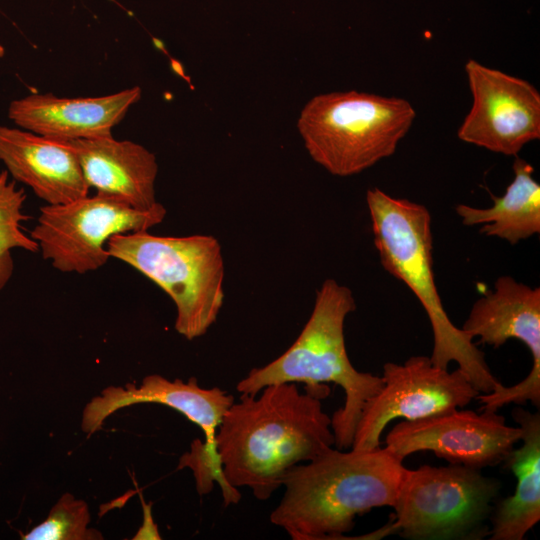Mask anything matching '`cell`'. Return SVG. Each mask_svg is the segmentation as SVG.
<instances>
[{
  "label": "cell",
  "instance_id": "cell-1",
  "mask_svg": "<svg viewBox=\"0 0 540 540\" xmlns=\"http://www.w3.org/2000/svg\"><path fill=\"white\" fill-rule=\"evenodd\" d=\"M328 391L284 382L242 394L224 414L216 448L227 483L267 500L288 471L334 446L331 417L323 410Z\"/></svg>",
  "mask_w": 540,
  "mask_h": 540
},
{
  "label": "cell",
  "instance_id": "cell-2",
  "mask_svg": "<svg viewBox=\"0 0 540 540\" xmlns=\"http://www.w3.org/2000/svg\"><path fill=\"white\" fill-rule=\"evenodd\" d=\"M406 467L385 446L349 451L332 447L295 465L270 522L294 540L345 539L356 516L391 507Z\"/></svg>",
  "mask_w": 540,
  "mask_h": 540
},
{
  "label": "cell",
  "instance_id": "cell-3",
  "mask_svg": "<svg viewBox=\"0 0 540 540\" xmlns=\"http://www.w3.org/2000/svg\"><path fill=\"white\" fill-rule=\"evenodd\" d=\"M355 309L351 289L333 278L326 279L297 339L273 361L251 369L237 383V391L240 395L256 394L265 386L284 382L302 383L316 391H330L328 383L339 385L345 399L331 416L334 446L350 449L365 403L383 385L381 376L358 371L348 357L344 324Z\"/></svg>",
  "mask_w": 540,
  "mask_h": 540
},
{
  "label": "cell",
  "instance_id": "cell-4",
  "mask_svg": "<svg viewBox=\"0 0 540 540\" xmlns=\"http://www.w3.org/2000/svg\"><path fill=\"white\" fill-rule=\"evenodd\" d=\"M373 240L382 267L402 281L419 300L431 324V361L448 369L456 362L479 393L502 384L491 372L484 353L448 317L433 271L431 215L419 203L395 198L375 187L367 190Z\"/></svg>",
  "mask_w": 540,
  "mask_h": 540
},
{
  "label": "cell",
  "instance_id": "cell-5",
  "mask_svg": "<svg viewBox=\"0 0 540 540\" xmlns=\"http://www.w3.org/2000/svg\"><path fill=\"white\" fill-rule=\"evenodd\" d=\"M416 112L403 98L355 90L323 93L302 108L297 129L310 157L347 177L393 155Z\"/></svg>",
  "mask_w": 540,
  "mask_h": 540
},
{
  "label": "cell",
  "instance_id": "cell-6",
  "mask_svg": "<svg viewBox=\"0 0 540 540\" xmlns=\"http://www.w3.org/2000/svg\"><path fill=\"white\" fill-rule=\"evenodd\" d=\"M107 250L171 298L176 307L175 330L187 340L205 335L216 322L225 297V265L216 237L140 231L112 236Z\"/></svg>",
  "mask_w": 540,
  "mask_h": 540
},
{
  "label": "cell",
  "instance_id": "cell-7",
  "mask_svg": "<svg viewBox=\"0 0 540 540\" xmlns=\"http://www.w3.org/2000/svg\"><path fill=\"white\" fill-rule=\"evenodd\" d=\"M500 482L481 469L460 464L421 465L405 470L393 522L410 540H480L489 536L487 520Z\"/></svg>",
  "mask_w": 540,
  "mask_h": 540
},
{
  "label": "cell",
  "instance_id": "cell-8",
  "mask_svg": "<svg viewBox=\"0 0 540 540\" xmlns=\"http://www.w3.org/2000/svg\"><path fill=\"white\" fill-rule=\"evenodd\" d=\"M166 214L159 202L149 210H139L96 193L42 206L30 237L37 242L42 258L55 269L85 274L111 258L107 242L112 236L148 231L162 223Z\"/></svg>",
  "mask_w": 540,
  "mask_h": 540
},
{
  "label": "cell",
  "instance_id": "cell-9",
  "mask_svg": "<svg viewBox=\"0 0 540 540\" xmlns=\"http://www.w3.org/2000/svg\"><path fill=\"white\" fill-rule=\"evenodd\" d=\"M381 377V389L363 407L352 449L380 447L382 432L396 418L412 421L464 408L480 394L460 368L450 372L428 356L387 362Z\"/></svg>",
  "mask_w": 540,
  "mask_h": 540
},
{
  "label": "cell",
  "instance_id": "cell-10",
  "mask_svg": "<svg viewBox=\"0 0 540 540\" xmlns=\"http://www.w3.org/2000/svg\"><path fill=\"white\" fill-rule=\"evenodd\" d=\"M522 431L497 411L456 408L417 420H403L385 437V447L397 458L431 451L449 464L483 469L505 461L521 440Z\"/></svg>",
  "mask_w": 540,
  "mask_h": 540
},
{
  "label": "cell",
  "instance_id": "cell-11",
  "mask_svg": "<svg viewBox=\"0 0 540 540\" xmlns=\"http://www.w3.org/2000/svg\"><path fill=\"white\" fill-rule=\"evenodd\" d=\"M472 339L498 348L509 339L523 342L532 355L527 377L512 386L500 384L489 393H480L481 409L498 411L514 403L528 401L540 406V288L530 287L510 276H500L494 289L477 299L460 327Z\"/></svg>",
  "mask_w": 540,
  "mask_h": 540
},
{
  "label": "cell",
  "instance_id": "cell-12",
  "mask_svg": "<svg viewBox=\"0 0 540 540\" xmlns=\"http://www.w3.org/2000/svg\"><path fill=\"white\" fill-rule=\"evenodd\" d=\"M465 72L473 102L458 129L460 140L516 157L540 138V93L531 83L473 59Z\"/></svg>",
  "mask_w": 540,
  "mask_h": 540
},
{
  "label": "cell",
  "instance_id": "cell-13",
  "mask_svg": "<svg viewBox=\"0 0 540 540\" xmlns=\"http://www.w3.org/2000/svg\"><path fill=\"white\" fill-rule=\"evenodd\" d=\"M234 401L233 395L218 387H201L195 377L184 382L152 374L144 377L140 385L127 383L103 389L84 406L81 429L89 437L102 428L108 417L122 408L143 403L162 404L180 412L199 426L205 437L204 442L200 441L202 452L208 458L220 462L216 432Z\"/></svg>",
  "mask_w": 540,
  "mask_h": 540
},
{
  "label": "cell",
  "instance_id": "cell-14",
  "mask_svg": "<svg viewBox=\"0 0 540 540\" xmlns=\"http://www.w3.org/2000/svg\"><path fill=\"white\" fill-rule=\"evenodd\" d=\"M138 86L97 97L65 98L35 93L13 100L8 116L21 129L58 140L111 136L141 98Z\"/></svg>",
  "mask_w": 540,
  "mask_h": 540
},
{
  "label": "cell",
  "instance_id": "cell-15",
  "mask_svg": "<svg viewBox=\"0 0 540 540\" xmlns=\"http://www.w3.org/2000/svg\"><path fill=\"white\" fill-rule=\"evenodd\" d=\"M0 161L14 180L46 204L67 203L89 193L76 155L62 140L0 125Z\"/></svg>",
  "mask_w": 540,
  "mask_h": 540
},
{
  "label": "cell",
  "instance_id": "cell-16",
  "mask_svg": "<svg viewBox=\"0 0 540 540\" xmlns=\"http://www.w3.org/2000/svg\"><path fill=\"white\" fill-rule=\"evenodd\" d=\"M76 155L83 176L96 193L149 210L156 200V156L144 146L111 136L62 140Z\"/></svg>",
  "mask_w": 540,
  "mask_h": 540
},
{
  "label": "cell",
  "instance_id": "cell-17",
  "mask_svg": "<svg viewBox=\"0 0 540 540\" xmlns=\"http://www.w3.org/2000/svg\"><path fill=\"white\" fill-rule=\"evenodd\" d=\"M511 415L521 428L522 444L503 463L517 484L513 495L494 504L490 540H523L540 520V414L515 407Z\"/></svg>",
  "mask_w": 540,
  "mask_h": 540
},
{
  "label": "cell",
  "instance_id": "cell-18",
  "mask_svg": "<svg viewBox=\"0 0 540 540\" xmlns=\"http://www.w3.org/2000/svg\"><path fill=\"white\" fill-rule=\"evenodd\" d=\"M514 179L493 205L477 208L459 204L455 211L466 226L482 225L480 232L515 245L540 232V185L533 178V167L516 156Z\"/></svg>",
  "mask_w": 540,
  "mask_h": 540
},
{
  "label": "cell",
  "instance_id": "cell-19",
  "mask_svg": "<svg viewBox=\"0 0 540 540\" xmlns=\"http://www.w3.org/2000/svg\"><path fill=\"white\" fill-rule=\"evenodd\" d=\"M91 521L86 501L64 493L47 517L21 535L23 540H102L101 532L89 528Z\"/></svg>",
  "mask_w": 540,
  "mask_h": 540
},
{
  "label": "cell",
  "instance_id": "cell-20",
  "mask_svg": "<svg viewBox=\"0 0 540 540\" xmlns=\"http://www.w3.org/2000/svg\"><path fill=\"white\" fill-rule=\"evenodd\" d=\"M26 195L18 189L14 181H8V172L0 176V255L13 249L29 252L39 251L36 241L26 235L22 222L30 217L24 214L23 205Z\"/></svg>",
  "mask_w": 540,
  "mask_h": 540
},
{
  "label": "cell",
  "instance_id": "cell-21",
  "mask_svg": "<svg viewBox=\"0 0 540 540\" xmlns=\"http://www.w3.org/2000/svg\"><path fill=\"white\" fill-rule=\"evenodd\" d=\"M144 522L133 539H161L151 515V505L143 501Z\"/></svg>",
  "mask_w": 540,
  "mask_h": 540
},
{
  "label": "cell",
  "instance_id": "cell-22",
  "mask_svg": "<svg viewBox=\"0 0 540 540\" xmlns=\"http://www.w3.org/2000/svg\"><path fill=\"white\" fill-rule=\"evenodd\" d=\"M14 271V261L11 251L0 255V292L9 282Z\"/></svg>",
  "mask_w": 540,
  "mask_h": 540
},
{
  "label": "cell",
  "instance_id": "cell-23",
  "mask_svg": "<svg viewBox=\"0 0 540 540\" xmlns=\"http://www.w3.org/2000/svg\"><path fill=\"white\" fill-rule=\"evenodd\" d=\"M0 176H1V172H0Z\"/></svg>",
  "mask_w": 540,
  "mask_h": 540
}]
</instances>
